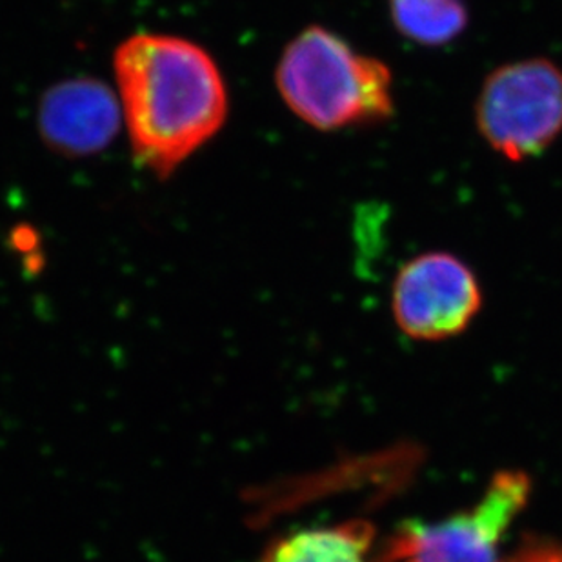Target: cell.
I'll return each instance as SVG.
<instances>
[{"instance_id":"cell-1","label":"cell","mask_w":562,"mask_h":562,"mask_svg":"<svg viewBox=\"0 0 562 562\" xmlns=\"http://www.w3.org/2000/svg\"><path fill=\"white\" fill-rule=\"evenodd\" d=\"M133 155L166 179L228 117V91L212 55L165 33H137L113 55Z\"/></svg>"},{"instance_id":"cell-2","label":"cell","mask_w":562,"mask_h":562,"mask_svg":"<svg viewBox=\"0 0 562 562\" xmlns=\"http://www.w3.org/2000/svg\"><path fill=\"white\" fill-rule=\"evenodd\" d=\"M277 90L303 123L337 132L393 115V77L386 64L351 48L323 26L299 33L277 64Z\"/></svg>"},{"instance_id":"cell-3","label":"cell","mask_w":562,"mask_h":562,"mask_svg":"<svg viewBox=\"0 0 562 562\" xmlns=\"http://www.w3.org/2000/svg\"><path fill=\"white\" fill-rule=\"evenodd\" d=\"M477 127L504 159L541 154L562 132V69L548 59H526L495 69L479 93Z\"/></svg>"},{"instance_id":"cell-4","label":"cell","mask_w":562,"mask_h":562,"mask_svg":"<svg viewBox=\"0 0 562 562\" xmlns=\"http://www.w3.org/2000/svg\"><path fill=\"white\" fill-rule=\"evenodd\" d=\"M530 477L506 470L473 508L436 525L406 522L382 550L384 562H499V544L530 497Z\"/></svg>"},{"instance_id":"cell-5","label":"cell","mask_w":562,"mask_h":562,"mask_svg":"<svg viewBox=\"0 0 562 562\" xmlns=\"http://www.w3.org/2000/svg\"><path fill=\"white\" fill-rule=\"evenodd\" d=\"M481 308L473 271L450 254L409 260L393 284V315L404 334L440 340L461 334Z\"/></svg>"},{"instance_id":"cell-6","label":"cell","mask_w":562,"mask_h":562,"mask_svg":"<svg viewBox=\"0 0 562 562\" xmlns=\"http://www.w3.org/2000/svg\"><path fill=\"white\" fill-rule=\"evenodd\" d=\"M44 144L63 157H90L113 143L123 123L117 93L91 77L63 80L44 91L38 104Z\"/></svg>"},{"instance_id":"cell-7","label":"cell","mask_w":562,"mask_h":562,"mask_svg":"<svg viewBox=\"0 0 562 562\" xmlns=\"http://www.w3.org/2000/svg\"><path fill=\"white\" fill-rule=\"evenodd\" d=\"M373 537L368 520L293 531L273 539L260 562H367Z\"/></svg>"},{"instance_id":"cell-8","label":"cell","mask_w":562,"mask_h":562,"mask_svg":"<svg viewBox=\"0 0 562 562\" xmlns=\"http://www.w3.org/2000/svg\"><path fill=\"white\" fill-rule=\"evenodd\" d=\"M393 26L408 41L442 46L468 24L467 0H390Z\"/></svg>"},{"instance_id":"cell-9","label":"cell","mask_w":562,"mask_h":562,"mask_svg":"<svg viewBox=\"0 0 562 562\" xmlns=\"http://www.w3.org/2000/svg\"><path fill=\"white\" fill-rule=\"evenodd\" d=\"M504 562H562V544L552 541H528Z\"/></svg>"}]
</instances>
